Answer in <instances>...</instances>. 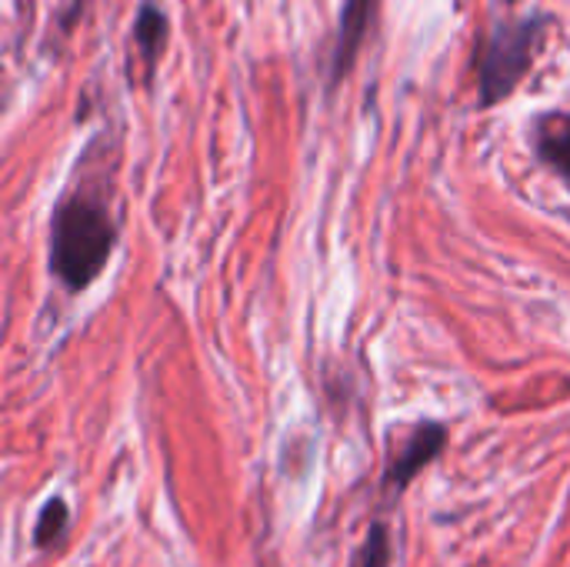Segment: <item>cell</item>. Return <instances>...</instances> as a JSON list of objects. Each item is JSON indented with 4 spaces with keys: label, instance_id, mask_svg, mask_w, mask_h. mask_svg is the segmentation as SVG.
Returning <instances> with one entry per match:
<instances>
[{
    "label": "cell",
    "instance_id": "7a4b0ae2",
    "mask_svg": "<svg viewBox=\"0 0 570 567\" xmlns=\"http://www.w3.org/2000/svg\"><path fill=\"white\" fill-rule=\"evenodd\" d=\"M554 20L548 13H531L518 20H501L478 47V104L491 110L508 100L518 84L534 67V57Z\"/></svg>",
    "mask_w": 570,
    "mask_h": 567
},
{
    "label": "cell",
    "instance_id": "277c9868",
    "mask_svg": "<svg viewBox=\"0 0 570 567\" xmlns=\"http://www.w3.org/2000/svg\"><path fill=\"white\" fill-rule=\"evenodd\" d=\"M374 13H377V0H344V13H341L334 53H331V77H327L331 90H337L341 80L351 74L354 57H357V50H361V43L374 23Z\"/></svg>",
    "mask_w": 570,
    "mask_h": 567
},
{
    "label": "cell",
    "instance_id": "52a82bcc",
    "mask_svg": "<svg viewBox=\"0 0 570 567\" xmlns=\"http://www.w3.org/2000/svg\"><path fill=\"white\" fill-rule=\"evenodd\" d=\"M67 521H70V508L63 498H50L37 518V528H33V548H50L53 541L63 538L67 531Z\"/></svg>",
    "mask_w": 570,
    "mask_h": 567
},
{
    "label": "cell",
    "instance_id": "3957f363",
    "mask_svg": "<svg viewBox=\"0 0 570 567\" xmlns=\"http://www.w3.org/2000/svg\"><path fill=\"white\" fill-rule=\"evenodd\" d=\"M448 444V428L444 424H434V421H424L417 428L407 431V438L401 441V448L394 451L387 471H384V488L391 495H401Z\"/></svg>",
    "mask_w": 570,
    "mask_h": 567
},
{
    "label": "cell",
    "instance_id": "6da1fadb",
    "mask_svg": "<svg viewBox=\"0 0 570 567\" xmlns=\"http://www.w3.org/2000/svg\"><path fill=\"white\" fill-rule=\"evenodd\" d=\"M117 244V221L97 190L73 187L53 207L50 271L67 291H87L107 267Z\"/></svg>",
    "mask_w": 570,
    "mask_h": 567
},
{
    "label": "cell",
    "instance_id": "5b68a950",
    "mask_svg": "<svg viewBox=\"0 0 570 567\" xmlns=\"http://www.w3.org/2000/svg\"><path fill=\"white\" fill-rule=\"evenodd\" d=\"M534 154L570 190V110H548L534 120Z\"/></svg>",
    "mask_w": 570,
    "mask_h": 567
},
{
    "label": "cell",
    "instance_id": "ba28073f",
    "mask_svg": "<svg viewBox=\"0 0 570 567\" xmlns=\"http://www.w3.org/2000/svg\"><path fill=\"white\" fill-rule=\"evenodd\" d=\"M354 567H391V535L384 525H371L364 548H361V558Z\"/></svg>",
    "mask_w": 570,
    "mask_h": 567
},
{
    "label": "cell",
    "instance_id": "8992f818",
    "mask_svg": "<svg viewBox=\"0 0 570 567\" xmlns=\"http://www.w3.org/2000/svg\"><path fill=\"white\" fill-rule=\"evenodd\" d=\"M134 43H137V57L147 63V74H150L167 43V17L157 7H150V3L140 7V13L134 20Z\"/></svg>",
    "mask_w": 570,
    "mask_h": 567
}]
</instances>
